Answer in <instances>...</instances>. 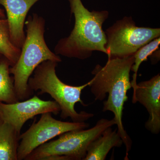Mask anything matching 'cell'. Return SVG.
Instances as JSON below:
<instances>
[{
    "label": "cell",
    "instance_id": "cell-9",
    "mask_svg": "<svg viewBox=\"0 0 160 160\" xmlns=\"http://www.w3.org/2000/svg\"><path fill=\"white\" fill-rule=\"evenodd\" d=\"M140 103L145 107L149 117L145 124L146 129L152 134L160 131V75L137 84L133 89L132 103Z\"/></svg>",
    "mask_w": 160,
    "mask_h": 160
},
{
    "label": "cell",
    "instance_id": "cell-4",
    "mask_svg": "<svg viewBox=\"0 0 160 160\" xmlns=\"http://www.w3.org/2000/svg\"><path fill=\"white\" fill-rule=\"evenodd\" d=\"M58 63L47 60L38 66L28 81L29 89L33 93V91H39L38 94H49L60 106L62 118H69L73 122H85L93 117V114L85 111L78 112L75 106L80 103L82 106H87L81 99V94L83 89L89 86V81L78 86L63 82L57 75Z\"/></svg>",
    "mask_w": 160,
    "mask_h": 160
},
{
    "label": "cell",
    "instance_id": "cell-14",
    "mask_svg": "<svg viewBox=\"0 0 160 160\" xmlns=\"http://www.w3.org/2000/svg\"><path fill=\"white\" fill-rule=\"evenodd\" d=\"M21 53V49L15 46L10 40L7 19H0V53L7 59L11 67L18 62Z\"/></svg>",
    "mask_w": 160,
    "mask_h": 160
},
{
    "label": "cell",
    "instance_id": "cell-17",
    "mask_svg": "<svg viewBox=\"0 0 160 160\" xmlns=\"http://www.w3.org/2000/svg\"><path fill=\"white\" fill-rule=\"evenodd\" d=\"M0 19H6V15L3 9L0 8Z\"/></svg>",
    "mask_w": 160,
    "mask_h": 160
},
{
    "label": "cell",
    "instance_id": "cell-10",
    "mask_svg": "<svg viewBox=\"0 0 160 160\" xmlns=\"http://www.w3.org/2000/svg\"><path fill=\"white\" fill-rule=\"evenodd\" d=\"M39 0H0L9 24L10 40L18 48L22 47L26 35L24 31L26 15L32 6Z\"/></svg>",
    "mask_w": 160,
    "mask_h": 160
},
{
    "label": "cell",
    "instance_id": "cell-2",
    "mask_svg": "<svg viewBox=\"0 0 160 160\" xmlns=\"http://www.w3.org/2000/svg\"><path fill=\"white\" fill-rule=\"evenodd\" d=\"M69 1L75 18L74 28L69 36L58 41L55 53L80 60L91 57L94 51L107 55L106 35L102 26L109 17V12L89 11L81 0Z\"/></svg>",
    "mask_w": 160,
    "mask_h": 160
},
{
    "label": "cell",
    "instance_id": "cell-16",
    "mask_svg": "<svg viewBox=\"0 0 160 160\" xmlns=\"http://www.w3.org/2000/svg\"><path fill=\"white\" fill-rule=\"evenodd\" d=\"M157 50L151 55H152V62L154 63V64L157 63L160 60V51L159 50V51H157Z\"/></svg>",
    "mask_w": 160,
    "mask_h": 160
},
{
    "label": "cell",
    "instance_id": "cell-11",
    "mask_svg": "<svg viewBox=\"0 0 160 160\" xmlns=\"http://www.w3.org/2000/svg\"><path fill=\"white\" fill-rule=\"evenodd\" d=\"M123 144L117 129L113 130L109 127L91 143L83 160H105L112 148L121 147Z\"/></svg>",
    "mask_w": 160,
    "mask_h": 160
},
{
    "label": "cell",
    "instance_id": "cell-12",
    "mask_svg": "<svg viewBox=\"0 0 160 160\" xmlns=\"http://www.w3.org/2000/svg\"><path fill=\"white\" fill-rule=\"evenodd\" d=\"M20 134L0 117V160H18Z\"/></svg>",
    "mask_w": 160,
    "mask_h": 160
},
{
    "label": "cell",
    "instance_id": "cell-13",
    "mask_svg": "<svg viewBox=\"0 0 160 160\" xmlns=\"http://www.w3.org/2000/svg\"><path fill=\"white\" fill-rule=\"evenodd\" d=\"M10 64L7 59L0 57V102L11 104L18 102L14 86L13 78L10 76Z\"/></svg>",
    "mask_w": 160,
    "mask_h": 160
},
{
    "label": "cell",
    "instance_id": "cell-18",
    "mask_svg": "<svg viewBox=\"0 0 160 160\" xmlns=\"http://www.w3.org/2000/svg\"><path fill=\"white\" fill-rule=\"evenodd\" d=\"M2 56V55L1 54V53H0V57H1V56Z\"/></svg>",
    "mask_w": 160,
    "mask_h": 160
},
{
    "label": "cell",
    "instance_id": "cell-8",
    "mask_svg": "<svg viewBox=\"0 0 160 160\" xmlns=\"http://www.w3.org/2000/svg\"><path fill=\"white\" fill-rule=\"evenodd\" d=\"M60 111V106L54 101H44L36 95L11 104L0 102V117L19 133L25 123L36 116L46 112L57 115Z\"/></svg>",
    "mask_w": 160,
    "mask_h": 160
},
{
    "label": "cell",
    "instance_id": "cell-7",
    "mask_svg": "<svg viewBox=\"0 0 160 160\" xmlns=\"http://www.w3.org/2000/svg\"><path fill=\"white\" fill-rule=\"evenodd\" d=\"M51 112L41 114L37 122H33L29 129L20 134L18 149V160L26 157L39 146L67 132L86 129L89 125L85 122H66L52 116Z\"/></svg>",
    "mask_w": 160,
    "mask_h": 160
},
{
    "label": "cell",
    "instance_id": "cell-3",
    "mask_svg": "<svg viewBox=\"0 0 160 160\" xmlns=\"http://www.w3.org/2000/svg\"><path fill=\"white\" fill-rule=\"evenodd\" d=\"M27 35L18 62L9 69L13 75L16 93L19 101L27 99L32 95L28 81L35 69L44 61L49 60L57 63L62 59L58 55L52 52L44 38L45 21L34 13L26 21Z\"/></svg>",
    "mask_w": 160,
    "mask_h": 160
},
{
    "label": "cell",
    "instance_id": "cell-1",
    "mask_svg": "<svg viewBox=\"0 0 160 160\" xmlns=\"http://www.w3.org/2000/svg\"><path fill=\"white\" fill-rule=\"evenodd\" d=\"M134 55L124 58H109L104 66L97 65L91 72L93 77L89 86L95 101H102V111H110L114 114L118 132L126 147L125 159L129 160L132 141L126 132L122 122L124 104L128 100L127 92L132 88L130 72L134 63Z\"/></svg>",
    "mask_w": 160,
    "mask_h": 160
},
{
    "label": "cell",
    "instance_id": "cell-15",
    "mask_svg": "<svg viewBox=\"0 0 160 160\" xmlns=\"http://www.w3.org/2000/svg\"><path fill=\"white\" fill-rule=\"evenodd\" d=\"M160 45V37L156 38L146 45L142 46L134 54V61L132 66L131 71L134 72L131 82L132 88L134 89L137 85L138 72L140 65L146 61L148 57L151 56L153 52L159 49Z\"/></svg>",
    "mask_w": 160,
    "mask_h": 160
},
{
    "label": "cell",
    "instance_id": "cell-5",
    "mask_svg": "<svg viewBox=\"0 0 160 160\" xmlns=\"http://www.w3.org/2000/svg\"><path fill=\"white\" fill-rule=\"evenodd\" d=\"M115 125L113 118H102L90 129L67 132L57 139L38 147L25 160H83L91 143L106 129Z\"/></svg>",
    "mask_w": 160,
    "mask_h": 160
},
{
    "label": "cell",
    "instance_id": "cell-6",
    "mask_svg": "<svg viewBox=\"0 0 160 160\" xmlns=\"http://www.w3.org/2000/svg\"><path fill=\"white\" fill-rule=\"evenodd\" d=\"M108 58L134 55L142 46L160 37V28L138 27L131 17L118 20L105 31Z\"/></svg>",
    "mask_w": 160,
    "mask_h": 160
}]
</instances>
